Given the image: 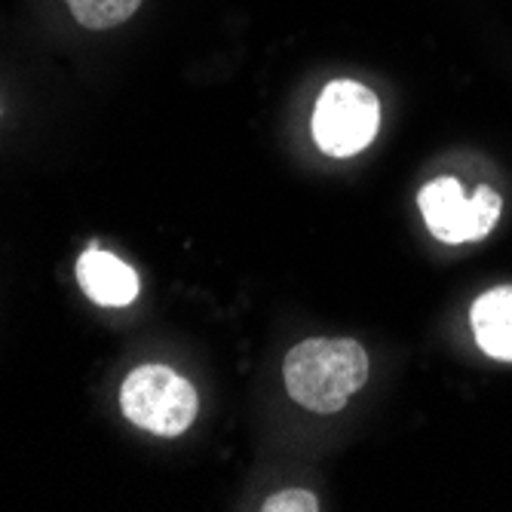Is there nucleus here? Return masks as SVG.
<instances>
[{
  "instance_id": "nucleus-1",
  "label": "nucleus",
  "mask_w": 512,
  "mask_h": 512,
  "mask_svg": "<svg viewBox=\"0 0 512 512\" xmlns=\"http://www.w3.org/2000/svg\"><path fill=\"white\" fill-rule=\"evenodd\" d=\"M283 378L301 408L335 414L368 381V353L353 338H310L289 350Z\"/></svg>"
},
{
  "instance_id": "nucleus-2",
  "label": "nucleus",
  "mask_w": 512,
  "mask_h": 512,
  "mask_svg": "<svg viewBox=\"0 0 512 512\" xmlns=\"http://www.w3.org/2000/svg\"><path fill=\"white\" fill-rule=\"evenodd\" d=\"M120 411L138 430L172 439L197 421L200 396L169 365H138L120 384Z\"/></svg>"
},
{
  "instance_id": "nucleus-3",
  "label": "nucleus",
  "mask_w": 512,
  "mask_h": 512,
  "mask_svg": "<svg viewBox=\"0 0 512 512\" xmlns=\"http://www.w3.org/2000/svg\"><path fill=\"white\" fill-rule=\"evenodd\" d=\"M381 129V102L356 80H335L322 89L313 111V138L322 154L353 157L365 151Z\"/></svg>"
},
{
  "instance_id": "nucleus-4",
  "label": "nucleus",
  "mask_w": 512,
  "mask_h": 512,
  "mask_svg": "<svg viewBox=\"0 0 512 512\" xmlns=\"http://www.w3.org/2000/svg\"><path fill=\"white\" fill-rule=\"evenodd\" d=\"M417 206H421L430 234L448 246L476 243L488 237L503 212V200L494 188L482 184L473 197H467L463 184L451 175L424 184L421 194H417Z\"/></svg>"
},
{
  "instance_id": "nucleus-5",
  "label": "nucleus",
  "mask_w": 512,
  "mask_h": 512,
  "mask_svg": "<svg viewBox=\"0 0 512 512\" xmlns=\"http://www.w3.org/2000/svg\"><path fill=\"white\" fill-rule=\"evenodd\" d=\"M77 283L89 301L102 307H126L138 298V273L117 255L89 246L77 261Z\"/></svg>"
},
{
  "instance_id": "nucleus-6",
  "label": "nucleus",
  "mask_w": 512,
  "mask_h": 512,
  "mask_svg": "<svg viewBox=\"0 0 512 512\" xmlns=\"http://www.w3.org/2000/svg\"><path fill=\"white\" fill-rule=\"evenodd\" d=\"M473 335L491 359L512 362V286L485 292L473 304Z\"/></svg>"
},
{
  "instance_id": "nucleus-7",
  "label": "nucleus",
  "mask_w": 512,
  "mask_h": 512,
  "mask_svg": "<svg viewBox=\"0 0 512 512\" xmlns=\"http://www.w3.org/2000/svg\"><path fill=\"white\" fill-rule=\"evenodd\" d=\"M142 4L145 0H65V7L71 10L77 25L89 31H108L129 22Z\"/></svg>"
},
{
  "instance_id": "nucleus-8",
  "label": "nucleus",
  "mask_w": 512,
  "mask_h": 512,
  "mask_svg": "<svg viewBox=\"0 0 512 512\" xmlns=\"http://www.w3.org/2000/svg\"><path fill=\"white\" fill-rule=\"evenodd\" d=\"M261 509L264 512H316L319 500H316V494H310L304 488H289V491H279V494L267 497Z\"/></svg>"
}]
</instances>
